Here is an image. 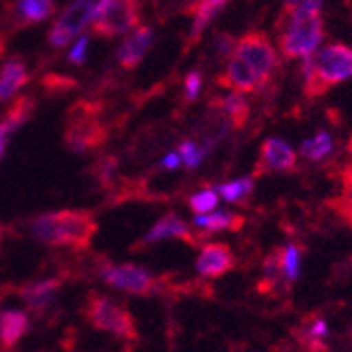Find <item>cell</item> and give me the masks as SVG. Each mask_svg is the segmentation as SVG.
Returning a JSON list of instances; mask_svg holds the SVG:
<instances>
[{"label": "cell", "instance_id": "8", "mask_svg": "<svg viewBox=\"0 0 352 352\" xmlns=\"http://www.w3.org/2000/svg\"><path fill=\"white\" fill-rule=\"evenodd\" d=\"M140 19L138 0H114L102 13L93 17V32L98 36L112 38L116 34L131 30Z\"/></svg>", "mask_w": 352, "mask_h": 352}, {"label": "cell", "instance_id": "13", "mask_svg": "<svg viewBox=\"0 0 352 352\" xmlns=\"http://www.w3.org/2000/svg\"><path fill=\"white\" fill-rule=\"evenodd\" d=\"M152 41H154V34H152L150 28L144 25V28L133 30L118 49V63L124 70H133L138 63L146 57L148 49L152 47Z\"/></svg>", "mask_w": 352, "mask_h": 352}, {"label": "cell", "instance_id": "22", "mask_svg": "<svg viewBox=\"0 0 352 352\" xmlns=\"http://www.w3.org/2000/svg\"><path fill=\"white\" fill-rule=\"evenodd\" d=\"M55 11V0H19L17 17L23 23H41Z\"/></svg>", "mask_w": 352, "mask_h": 352}, {"label": "cell", "instance_id": "17", "mask_svg": "<svg viewBox=\"0 0 352 352\" xmlns=\"http://www.w3.org/2000/svg\"><path fill=\"white\" fill-rule=\"evenodd\" d=\"M195 223L199 228L207 230L209 234L213 232H221V230H232L239 232L245 223L243 215L230 213V211H207V213H199L195 217Z\"/></svg>", "mask_w": 352, "mask_h": 352}, {"label": "cell", "instance_id": "10", "mask_svg": "<svg viewBox=\"0 0 352 352\" xmlns=\"http://www.w3.org/2000/svg\"><path fill=\"white\" fill-rule=\"evenodd\" d=\"M298 167V154L289 144H285L278 138H270L262 144L260 148V161L255 165L258 173H270V171H280V173H292Z\"/></svg>", "mask_w": 352, "mask_h": 352}, {"label": "cell", "instance_id": "18", "mask_svg": "<svg viewBox=\"0 0 352 352\" xmlns=\"http://www.w3.org/2000/svg\"><path fill=\"white\" fill-rule=\"evenodd\" d=\"M28 82V70L23 61L13 57L0 70V102L11 100L13 95Z\"/></svg>", "mask_w": 352, "mask_h": 352}, {"label": "cell", "instance_id": "28", "mask_svg": "<svg viewBox=\"0 0 352 352\" xmlns=\"http://www.w3.org/2000/svg\"><path fill=\"white\" fill-rule=\"evenodd\" d=\"M177 154H179V158H184V163H186V167H188V169L199 167V165H201V161L205 158L203 148H197V144H195V142H182V144H179V148H177Z\"/></svg>", "mask_w": 352, "mask_h": 352}, {"label": "cell", "instance_id": "15", "mask_svg": "<svg viewBox=\"0 0 352 352\" xmlns=\"http://www.w3.org/2000/svg\"><path fill=\"white\" fill-rule=\"evenodd\" d=\"M165 239H179L188 245H199L197 234L192 232L188 228V223L175 213H169L158 221L156 226L146 234L144 243H158V241H165Z\"/></svg>", "mask_w": 352, "mask_h": 352}, {"label": "cell", "instance_id": "35", "mask_svg": "<svg viewBox=\"0 0 352 352\" xmlns=\"http://www.w3.org/2000/svg\"><path fill=\"white\" fill-rule=\"evenodd\" d=\"M114 3V0H100V3H95V15H98V13H102L108 5H112ZM93 15V17H95Z\"/></svg>", "mask_w": 352, "mask_h": 352}, {"label": "cell", "instance_id": "4", "mask_svg": "<svg viewBox=\"0 0 352 352\" xmlns=\"http://www.w3.org/2000/svg\"><path fill=\"white\" fill-rule=\"evenodd\" d=\"M85 318L95 329L112 333L118 340L138 342V327H135L133 314L122 304H118L106 296L89 294L87 304H85Z\"/></svg>", "mask_w": 352, "mask_h": 352}, {"label": "cell", "instance_id": "25", "mask_svg": "<svg viewBox=\"0 0 352 352\" xmlns=\"http://www.w3.org/2000/svg\"><path fill=\"white\" fill-rule=\"evenodd\" d=\"M302 266V249L298 245H287L280 249V270L287 280H296Z\"/></svg>", "mask_w": 352, "mask_h": 352}, {"label": "cell", "instance_id": "30", "mask_svg": "<svg viewBox=\"0 0 352 352\" xmlns=\"http://www.w3.org/2000/svg\"><path fill=\"white\" fill-rule=\"evenodd\" d=\"M201 85H203V74L201 72H190L184 80V91H186V98L192 102L197 100V95L201 91Z\"/></svg>", "mask_w": 352, "mask_h": 352}, {"label": "cell", "instance_id": "6", "mask_svg": "<svg viewBox=\"0 0 352 352\" xmlns=\"http://www.w3.org/2000/svg\"><path fill=\"white\" fill-rule=\"evenodd\" d=\"M102 278L116 289L135 296H152L161 292L158 278H154L146 268L138 264H104Z\"/></svg>", "mask_w": 352, "mask_h": 352}, {"label": "cell", "instance_id": "7", "mask_svg": "<svg viewBox=\"0 0 352 352\" xmlns=\"http://www.w3.org/2000/svg\"><path fill=\"white\" fill-rule=\"evenodd\" d=\"M104 142H106V129H104V124L95 118V114L85 106L74 108L66 126L68 148H72L74 152H87V150L98 148Z\"/></svg>", "mask_w": 352, "mask_h": 352}, {"label": "cell", "instance_id": "14", "mask_svg": "<svg viewBox=\"0 0 352 352\" xmlns=\"http://www.w3.org/2000/svg\"><path fill=\"white\" fill-rule=\"evenodd\" d=\"M217 82L221 87H226V89H234L239 93H255V91H260L264 89L262 82L258 80V76H255L239 55L232 53V57L228 59V66H226V72H223Z\"/></svg>", "mask_w": 352, "mask_h": 352}, {"label": "cell", "instance_id": "29", "mask_svg": "<svg viewBox=\"0 0 352 352\" xmlns=\"http://www.w3.org/2000/svg\"><path fill=\"white\" fill-rule=\"evenodd\" d=\"M306 333H308V340H318V342H323V340L329 336V325H327V321H325L323 316H316L314 321L308 325Z\"/></svg>", "mask_w": 352, "mask_h": 352}, {"label": "cell", "instance_id": "9", "mask_svg": "<svg viewBox=\"0 0 352 352\" xmlns=\"http://www.w3.org/2000/svg\"><path fill=\"white\" fill-rule=\"evenodd\" d=\"M95 15V0H76L66 11L59 15L55 25L49 32V43L53 47L68 45L78 32L93 19Z\"/></svg>", "mask_w": 352, "mask_h": 352}, {"label": "cell", "instance_id": "37", "mask_svg": "<svg viewBox=\"0 0 352 352\" xmlns=\"http://www.w3.org/2000/svg\"><path fill=\"white\" fill-rule=\"evenodd\" d=\"M0 243H3V226H0Z\"/></svg>", "mask_w": 352, "mask_h": 352}, {"label": "cell", "instance_id": "3", "mask_svg": "<svg viewBox=\"0 0 352 352\" xmlns=\"http://www.w3.org/2000/svg\"><path fill=\"white\" fill-rule=\"evenodd\" d=\"M323 38L321 11L285 9L278 21V47L287 59L308 57Z\"/></svg>", "mask_w": 352, "mask_h": 352}, {"label": "cell", "instance_id": "20", "mask_svg": "<svg viewBox=\"0 0 352 352\" xmlns=\"http://www.w3.org/2000/svg\"><path fill=\"white\" fill-rule=\"evenodd\" d=\"M340 182H342V190L336 199L329 201V205L336 209V213L352 226V163L344 165L340 171Z\"/></svg>", "mask_w": 352, "mask_h": 352}, {"label": "cell", "instance_id": "34", "mask_svg": "<svg viewBox=\"0 0 352 352\" xmlns=\"http://www.w3.org/2000/svg\"><path fill=\"white\" fill-rule=\"evenodd\" d=\"M161 167H165V169H177L179 167V154L177 152L167 154L163 161H161Z\"/></svg>", "mask_w": 352, "mask_h": 352}, {"label": "cell", "instance_id": "12", "mask_svg": "<svg viewBox=\"0 0 352 352\" xmlns=\"http://www.w3.org/2000/svg\"><path fill=\"white\" fill-rule=\"evenodd\" d=\"M61 289V280L59 278H47V280H38V283H32L25 285L23 289L19 292L21 300L25 302V306L36 312V314H45L47 310L53 308L57 296Z\"/></svg>", "mask_w": 352, "mask_h": 352}, {"label": "cell", "instance_id": "36", "mask_svg": "<svg viewBox=\"0 0 352 352\" xmlns=\"http://www.w3.org/2000/svg\"><path fill=\"white\" fill-rule=\"evenodd\" d=\"M348 152L352 154V135H350V140H348Z\"/></svg>", "mask_w": 352, "mask_h": 352}, {"label": "cell", "instance_id": "31", "mask_svg": "<svg viewBox=\"0 0 352 352\" xmlns=\"http://www.w3.org/2000/svg\"><path fill=\"white\" fill-rule=\"evenodd\" d=\"M285 9H310V11H321L323 0H283Z\"/></svg>", "mask_w": 352, "mask_h": 352}, {"label": "cell", "instance_id": "32", "mask_svg": "<svg viewBox=\"0 0 352 352\" xmlns=\"http://www.w3.org/2000/svg\"><path fill=\"white\" fill-rule=\"evenodd\" d=\"M87 47H89V38H87V36L78 38V43H76L74 49L70 51V61H72V63H82V61H85V55H87Z\"/></svg>", "mask_w": 352, "mask_h": 352}, {"label": "cell", "instance_id": "1", "mask_svg": "<svg viewBox=\"0 0 352 352\" xmlns=\"http://www.w3.org/2000/svg\"><path fill=\"white\" fill-rule=\"evenodd\" d=\"M32 232L49 247H72L82 251L91 245V239L98 232V221L89 211L63 209L38 215L32 221Z\"/></svg>", "mask_w": 352, "mask_h": 352}, {"label": "cell", "instance_id": "19", "mask_svg": "<svg viewBox=\"0 0 352 352\" xmlns=\"http://www.w3.org/2000/svg\"><path fill=\"white\" fill-rule=\"evenodd\" d=\"M213 108H217L221 112V116L226 118L232 126H236V129H243V126L247 124L249 112H251L249 102L243 98L241 93H232V95H226V98H221V100H215Z\"/></svg>", "mask_w": 352, "mask_h": 352}, {"label": "cell", "instance_id": "23", "mask_svg": "<svg viewBox=\"0 0 352 352\" xmlns=\"http://www.w3.org/2000/svg\"><path fill=\"white\" fill-rule=\"evenodd\" d=\"M333 148V140L329 133L318 131L312 140H306L300 148V154L308 161H323V158L331 152Z\"/></svg>", "mask_w": 352, "mask_h": 352}, {"label": "cell", "instance_id": "24", "mask_svg": "<svg viewBox=\"0 0 352 352\" xmlns=\"http://www.w3.org/2000/svg\"><path fill=\"white\" fill-rule=\"evenodd\" d=\"M219 197L226 203H245L253 192V177H241L217 188Z\"/></svg>", "mask_w": 352, "mask_h": 352}, {"label": "cell", "instance_id": "27", "mask_svg": "<svg viewBox=\"0 0 352 352\" xmlns=\"http://www.w3.org/2000/svg\"><path fill=\"white\" fill-rule=\"evenodd\" d=\"M190 209L195 213H207V211H213L217 207V192L213 190H203V192H197V195L190 197Z\"/></svg>", "mask_w": 352, "mask_h": 352}, {"label": "cell", "instance_id": "11", "mask_svg": "<svg viewBox=\"0 0 352 352\" xmlns=\"http://www.w3.org/2000/svg\"><path fill=\"white\" fill-rule=\"evenodd\" d=\"M234 253L226 243H207L197 260V270L201 276L217 278L234 268Z\"/></svg>", "mask_w": 352, "mask_h": 352}, {"label": "cell", "instance_id": "26", "mask_svg": "<svg viewBox=\"0 0 352 352\" xmlns=\"http://www.w3.org/2000/svg\"><path fill=\"white\" fill-rule=\"evenodd\" d=\"M283 276L280 270V249H276L274 253H270L266 262H264V280L260 283V289L266 292L270 287H274L278 283V278Z\"/></svg>", "mask_w": 352, "mask_h": 352}, {"label": "cell", "instance_id": "5", "mask_svg": "<svg viewBox=\"0 0 352 352\" xmlns=\"http://www.w3.org/2000/svg\"><path fill=\"white\" fill-rule=\"evenodd\" d=\"M234 55H239L245 66L258 76L262 87H268L272 72L276 68V53L264 32L253 30L241 36V41L234 45Z\"/></svg>", "mask_w": 352, "mask_h": 352}, {"label": "cell", "instance_id": "33", "mask_svg": "<svg viewBox=\"0 0 352 352\" xmlns=\"http://www.w3.org/2000/svg\"><path fill=\"white\" fill-rule=\"evenodd\" d=\"M234 38L230 36V34H221L217 41H215V47H217V53L223 57V55H228V53H232V49H234Z\"/></svg>", "mask_w": 352, "mask_h": 352}, {"label": "cell", "instance_id": "21", "mask_svg": "<svg viewBox=\"0 0 352 352\" xmlns=\"http://www.w3.org/2000/svg\"><path fill=\"white\" fill-rule=\"evenodd\" d=\"M230 0H201L199 7H197V15L195 21H192V30H190V41L195 43L201 38L203 30L215 19V15L226 7Z\"/></svg>", "mask_w": 352, "mask_h": 352}, {"label": "cell", "instance_id": "2", "mask_svg": "<svg viewBox=\"0 0 352 352\" xmlns=\"http://www.w3.org/2000/svg\"><path fill=\"white\" fill-rule=\"evenodd\" d=\"M348 78H352V49L342 43L304 57V93L310 100L321 98Z\"/></svg>", "mask_w": 352, "mask_h": 352}, {"label": "cell", "instance_id": "16", "mask_svg": "<svg viewBox=\"0 0 352 352\" xmlns=\"http://www.w3.org/2000/svg\"><path fill=\"white\" fill-rule=\"evenodd\" d=\"M30 327V318L23 310H3L0 312V348L13 350Z\"/></svg>", "mask_w": 352, "mask_h": 352}]
</instances>
